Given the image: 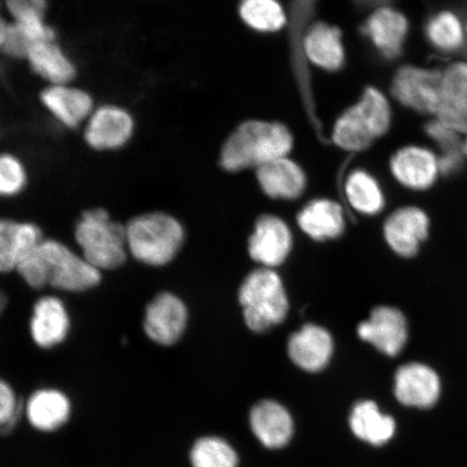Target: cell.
<instances>
[{"label": "cell", "mask_w": 467, "mask_h": 467, "mask_svg": "<svg viewBox=\"0 0 467 467\" xmlns=\"http://www.w3.org/2000/svg\"><path fill=\"white\" fill-rule=\"evenodd\" d=\"M16 272L35 290L49 285L72 294L96 288L102 280V272L83 255L66 244L46 238L20 262Z\"/></svg>", "instance_id": "cell-1"}, {"label": "cell", "mask_w": 467, "mask_h": 467, "mask_svg": "<svg viewBox=\"0 0 467 467\" xmlns=\"http://www.w3.org/2000/svg\"><path fill=\"white\" fill-rule=\"evenodd\" d=\"M294 148V137L277 121L248 120L239 125L222 146L220 165L226 171L256 169L283 157Z\"/></svg>", "instance_id": "cell-2"}, {"label": "cell", "mask_w": 467, "mask_h": 467, "mask_svg": "<svg viewBox=\"0 0 467 467\" xmlns=\"http://www.w3.org/2000/svg\"><path fill=\"white\" fill-rule=\"evenodd\" d=\"M392 122L393 109L389 97L376 87H368L359 100L337 119L332 141L347 151H363L383 138Z\"/></svg>", "instance_id": "cell-3"}, {"label": "cell", "mask_w": 467, "mask_h": 467, "mask_svg": "<svg viewBox=\"0 0 467 467\" xmlns=\"http://www.w3.org/2000/svg\"><path fill=\"white\" fill-rule=\"evenodd\" d=\"M128 251L144 265L160 267L171 263L184 242L182 224L165 213L137 215L126 224Z\"/></svg>", "instance_id": "cell-4"}, {"label": "cell", "mask_w": 467, "mask_h": 467, "mask_svg": "<svg viewBox=\"0 0 467 467\" xmlns=\"http://www.w3.org/2000/svg\"><path fill=\"white\" fill-rule=\"evenodd\" d=\"M80 254L99 271H113L125 265L128 251L126 225L110 219L103 208L86 210L74 231Z\"/></svg>", "instance_id": "cell-5"}, {"label": "cell", "mask_w": 467, "mask_h": 467, "mask_svg": "<svg viewBox=\"0 0 467 467\" xmlns=\"http://www.w3.org/2000/svg\"><path fill=\"white\" fill-rule=\"evenodd\" d=\"M248 328L258 334L282 324L289 311L282 279L272 268L261 267L244 278L238 292Z\"/></svg>", "instance_id": "cell-6"}, {"label": "cell", "mask_w": 467, "mask_h": 467, "mask_svg": "<svg viewBox=\"0 0 467 467\" xmlns=\"http://www.w3.org/2000/svg\"><path fill=\"white\" fill-rule=\"evenodd\" d=\"M441 78L440 68L405 64L390 81V95L401 107L431 119L442 100Z\"/></svg>", "instance_id": "cell-7"}, {"label": "cell", "mask_w": 467, "mask_h": 467, "mask_svg": "<svg viewBox=\"0 0 467 467\" xmlns=\"http://www.w3.org/2000/svg\"><path fill=\"white\" fill-rule=\"evenodd\" d=\"M136 132V119L121 105H99L84 125V140L97 151H115L130 143Z\"/></svg>", "instance_id": "cell-8"}, {"label": "cell", "mask_w": 467, "mask_h": 467, "mask_svg": "<svg viewBox=\"0 0 467 467\" xmlns=\"http://www.w3.org/2000/svg\"><path fill=\"white\" fill-rule=\"evenodd\" d=\"M389 171L402 188L426 192L441 177L440 157L435 149L408 144L397 150L389 160Z\"/></svg>", "instance_id": "cell-9"}, {"label": "cell", "mask_w": 467, "mask_h": 467, "mask_svg": "<svg viewBox=\"0 0 467 467\" xmlns=\"http://www.w3.org/2000/svg\"><path fill=\"white\" fill-rule=\"evenodd\" d=\"M441 379L433 367L410 361L396 370L393 395L400 405L413 409L433 408L441 400Z\"/></svg>", "instance_id": "cell-10"}, {"label": "cell", "mask_w": 467, "mask_h": 467, "mask_svg": "<svg viewBox=\"0 0 467 467\" xmlns=\"http://www.w3.org/2000/svg\"><path fill=\"white\" fill-rule=\"evenodd\" d=\"M188 320L185 303L171 292H161L146 306L144 334L159 346L171 347L182 337Z\"/></svg>", "instance_id": "cell-11"}, {"label": "cell", "mask_w": 467, "mask_h": 467, "mask_svg": "<svg viewBox=\"0 0 467 467\" xmlns=\"http://www.w3.org/2000/svg\"><path fill=\"white\" fill-rule=\"evenodd\" d=\"M431 219L417 206L396 209L384 222L383 235L388 246L400 258H414L428 241Z\"/></svg>", "instance_id": "cell-12"}, {"label": "cell", "mask_w": 467, "mask_h": 467, "mask_svg": "<svg viewBox=\"0 0 467 467\" xmlns=\"http://www.w3.org/2000/svg\"><path fill=\"white\" fill-rule=\"evenodd\" d=\"M361 340L370 343L379 353L396 358L407 346L408 320L400 309L381 306L373 308L369 318L358 328Z\"/></svg>", "instance_id": "cell-13"}, {"label": "cell", "mask_w": 467, "mask_h": 467, "mask_svg": "<svg viewBox=\"0 0 467 467\" xmlns=\"http://www.w3.org/2000/svg\"><path fill=\"white\" fill-rule=\"evenodd\" d=\"M250 429L261 445L270 451L287 447L295 436L296 423L289 409L275 400H261L251 408Z\"/></svg>", "instance_id": "cell-14"}, {"label": "cell", "mask_w": 467, "mask_h": 467, "mask_svg": "<svg viewBox=\"0 0 467 467\" xmlns=\"http://www.w3.org/2000/svg\"><path fill=\"white\" fill-rule=\"evenodd\" d=\"M40 103L67 130L84 126L97 105L91 93L73 84L46 86Z\"/></svg>", "instance_id": "cell-15"}, {"label": "cell", "mask_w": 467, "mask_h": 467, "mask_svg": "<svg viewBox=\"0 0 467 467\" xmlns=\"http://www.w3.org/2000/svg\"><path fill=\"white\" fill-rule=\"evenodd\" d=\"M71 324L68 309L60 297L42 296L33 306L29 335L38 348H55L67 340Z\"/></svg>", "instance_id": "cell-16"}, {"label": "cell", "mask_w": 467, "mask_h": 467, "mask_svg": "<svg viewBox=\"0 0 467 467\" xmlns=\"http://www.w3.org/2000/svg\"><path fill=\"white\" fill-rule=\"evenodd\" d=\"M364 29L379 54L387 60H395L404 51L410 23L399 9L384 5L368 16Z\"/></svg>", "instance_id": "cell-17"}, {"label": "cell", "mask_w": 467, "mask_h": 467, "mask_svg": "<svg viewBox=\"0 0 467 467\" xmlns=\"http://www.w3.org/2000/svg\"><path fill=\"white\" fill-rule=\"evenodd\" d=\"M292 235L287 224L275 215H262L250 236L248 251L251 258L263 267H276L288 258Z\"/></svg>", "instance_id": "cell-18"}, {"label": "cell", "mask_w": 467, "mask_h": 467, "mask_svg": "<svg viewBox=\"0 0 467 467\" xmlns=\"http://www.w3.org/2000/svg\"><path fill=\"white\" fill-rule=\"evenodd\" d=\"M350 431L361 442L375 448L389 445L399 431L393 414L384 411L375 400L355 402L348 417Z\"/></svg>", "instance_id": "cell-19"}, {"label": "cell", "mask_w": 467, "mask_h": 467, "mask_svg": "<svg viewBox=\"0 0 467 467\" xmlns=\"http://www.w3.org/2000/svg\"><path fill=\"white\" fill-rule=\"evenodd\" d=\"M334 353V340L329 332L317 325H306L288 341L289 358L299 369L319 373L329 365Z\"/></svg>", "instance_id": "cell-20"}, {"label": "cell", "mask_w": 467, "mask_h": 467, "mask_svg": "<svg viewBox=\"0 0 467 467\" xmlns=\"http://www.w3.org/2000/svg\"><path fill=\"white\" fill-rule=\"evenodd\" d=\"M26 61L47 86L73 84L78 76V67L57 38L35 44Z\"/></svg>", "instance_id": "cell-21"}, {"label": "cell", "mask_w": 467, "mask_h": 467, "mask_svg": "<svg viewBox=\"0 0 467 467\" xmlns=\"http://www.w3.org/2000/svg\"><path fill=\"white\" fill-rule=\"evenodd\" d=\"M44 239L36 224L0 219V274L16 272L20 262Z\"/></svg>", "instance_id": "cell-22"}, {"label": "cell", "mask_w": 467, "mask_h": 467, "mask_svg": "<svg viewBox=\"0 0 467 467\" xmlns=\"http://www.w3.org/2000/svg\"><path fill=\"white\" fill-rule=\"evenodd\" d=\"M255 172L262 191L275 200L294 201L306 190L305 171L288 156L268 162Z\"/></svg>", "instance_id": "cell-23"}, {"label": "cell", "mask_w": 467, "mask_h": 467, "mask_svg": "<svg viewBox=\"0 0 467 467\" xmlns=\"http://www.w3.org/2000/svg\"><path fill=\"white\" fill-rule=\"evenodd\" d=\"M303 50L307 60L324 71H337L346 61L342 33L328 23H315L308 28L303 39Z\"/></svg>", "instance_id": "cell-24"}, {"label": "cell", "mask_w": 467, "mask_h": 467, "mask_svg": "<svg viewBox=\"0 0 467 467\" xmlns=\"http://www.w3.org/2000/svg\"><path fill=\"white\" fill-rule=\"evenodd\" d=\"M424 37L437 54H458L466 46L465 21L451 9L438 10L425 21Z\"/></svg>", "instance_id": "cell-25"}, {"label": "cell", "mask_w": 467, "mask_h": 467, "mask_svg": "<svg viewBox=\"0 0 467 467\" xmlns=\"http://www.w3.org/2000/svg\"><path fill=\"white\" fill-rule=\"evenodd\" d=\"M72 405L68 397L57 389H40L29 397L26 416L35 429L54 431L68 421Z\"/></svg>", "instance_id": "cell-26"}, {"label": "cell", "mask_w": 467, "mask_h": 467, "mask_svg": "<svg viewBox=\"0 0 467 467\" xmlns=\"http://www.w3.org/2000/svg\"><path fill=\"white\" fill-rule=\"evenodd\" d=\"M296 220L300 229L318 242L342 235L346 226L342 207L330 200L308 202L297 214Z\"/></svg>", "instance_id": "cell-27"}, {"label": "cell", "mask_w": 467, "mask_h": 467, "mask_svg": "<svg viewBox=\"0 0 467 467\" xmlns=\"http://www.w3.org/2000/svg\"><path fill=\"white\" fill-rule=\"evenodd\" d=\"M346 195L356 212L366 215H377L385 207V196L381 184L373 175L358 169L348 175Z\"/></svg>", "instance_id": "cell-28"}, {"label": "cell", "mask_w": 467, "mask_h": 467, "mask_svg": "<svg viewBox=\"0 0 467 467\" xmlns=\"http://www.w3.org/2000/svg\"><path fill=\"white\" fill-rule=\"evenodd\" d=\"M241 19L259 33H276L287 25V15L278 0H242Z\"/></svg>", "instance_id": "cell-29"}, {"label": "cell", "mask_w": 467, "mask_h": 467, "mask_svg": "<svg viewBox=\"0 0 467 467\" xmlns=\"http://www.w3.org/2000/svg\"><path fill=\"white\" fill-rule=\"evenodd\" d=\"M192 467H238L239 455L229 441L220 436L198 438L190 451Z\"/></svg>", "instance_id": "cell-30"}, {"label": "cell", "mask_w": 467, "mask_h": 467, "mask_svg": "<svg viewBox=\"0 0 467 467\" xmlns=\"http://www.w3.org/2000/svg\"><path fill=\"white\" fill-rule=\"evenodd\" d=\"M28 183L27 169L19 157L11 153H0V197L20 195Z\"/></svg>", "instance_id": "cell-31"}, {"label": "cell", "mask_w": 467, "mask_h": 467, "mask_svg": "<svg viewBox=\"0 0 467 467\" xmlns=\"http://www.w3.org/2000/svg\"><path fill=\"white\" fill-rule=\"evenodd\" d=\"M431 119L441 122L449 130L467 136V98H442Z\"/></svg>", "instance_id": "cell-32"}, {"label": "cell", "mask_w": 467, "mask_h": 467, "mask_svg": "<svg viewBox=\"0 0 467 467\" xmlns=\"http://www.w3.org/2000/svg\"><path fill=\"white\" fill-rule=\"evenodd\" d=\"M38 36L31 28L26 26L20 25V23L10 21L7 36L3 46L2 50L4 55L16 58V60H25L29 50L35 44L42 42L38 40ZM44 42V40H43Z\"/></svg>", "instance_id": "cell-33"}, {"label": "cell", "mask_w": 467, "mask_h": 467, "mask_svg": "<svg viewBox=\"0 0 467 467\" xmlns=\"http://www.w3.org/2000/svg\"><path fill=\"white\" fill-rule=\"evenodd\" d=\"M424 132L431 142L438 155L463 153L464 138L449 130L435 119H430L424 126Z\"/></svg>", "instance_id": "cell-34"}, {"label": "cell", "mask_w": 467, "mask_h": 467, "mask_svg": "<svg viewBox=\"0 0 467 467\" xmlns=\"http://www.w3.org/2000/svg\"><path fill=\"white\" fill-rule=\"evenodd\" d=\"M442 98H467V61L457 60L441 68Z\"/></svg>", "instance_id": "cell-35"}, {"label": "cell", "mask_w": 467, "mask_h": 467, "mask_svg": "<svg viewBox=\"0 0 467 467\" xmlns=\"http://www.w3.org/2000/svg\"><path fill=\"white\" fill-rule=\"evenodd\" d=\"M10 21L26 22L47 20L48 0H4Z\"/></svg>", "instance_id": "cell-36"}, {"label": "cell", "mask_w": 467, "mask_h": 467, "mask_svg": "<svg viewBox=\"0 0 467 467\" xmlns=\"http://www.w3.org/2000/svg\"><path fill=\"white\" fill-rule=\"evenodd\" d=\"M17 396L13 387L0 378V426L9 424L16 416Z\"/></svg>", "instance_id": "cell-37"}, {"label": "cell", "mask_w": 467, "mask_h": 467, "mask_svg": "<svg viewBox=\"0 0 467 467\" xmlns=\"http://www.w3.org/2000/svg\"><path fill=\"white\" fill-rule=\"evenodd\" d=\"M9 23V20L5 19L3 16H0V50L3 48L5 36H7Z\"/></svg>", "instance_id": "cell-38"}, {"label": "cell", "mask_w": 467, "mask_h": 467, "mask_svg": "<svg viewBox=\"0 0 467 467\" xmlns=\"http://www.w3.org/2000/svg\"><path fill=\"white\" fill-rule=\"evenodd\" d=\"M7 305H8L7 296H5L4 292L2 290H0V315H2L4 313L5 307H7Z\"/></svg>", "instance_id": "cell-39"}, {"label": "cell", "mask_w": 467, "mask_h": 467, "mask_svg": "<svg viewBox=\"0 0 467 467\" xmlns=\"http://www.w3.org/2000/svg\"><path fill=\"white\" fill-rule=\"evenodd\" d=\"M463 153H464L465 159L467 161V136L464 138V141H463Z\"/></svg>", "instance_id": "cell-40"}, {"label": "cell", "mask_w": 467, "mask_h": 467, "mask_svg": "<svg viewBox=\"0 0 467 467\" xmlns=\"http://www.w3.org/2000/svg\"><path fill=\"white\" fill-rule=\"evenodd\" d=\"M465 27H466V46H467V20L465 21Z\"/></svg>", "instance_id": "cell-41"}, {"label": "cell", "mask_w": 467, "mask_h": 467, "mask_svg": "<svg viewBox=\"0 0 467 467\" xmlns=\"http://www.w3.org/2000/svg\"><path fill=\"white\" fill-rule=\"evenodd\" d=\"M0 7H2V3H0Z\"/></svg>", "instance_id": "cell-42"}]
</instances>
